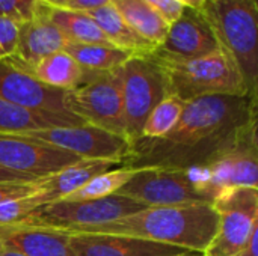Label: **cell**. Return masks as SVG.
<instances>
[{"label": "cell", "mask_w": 258, "mask_h": 256, "mask_svg": "<svg viewBox=\"0 0 258 256\" xmlns=\"http://www.w3.org/2000/svg\"><path fill=\"white\" fill-rule=\"evenodd\" d=\"M221 48L213 29L200 9L184 8L178 20L169 24L163 42L157 47L163 54L195 59L212 54Z\"/></svg>", "instance_id": "cell-13"}, {"label": "cell", "mask_w": 258, "mask_h": 256, "mask_svg": "<svg viewBox=\"0 0 258 256\" xmlns=\"http://www.w3.org/2000/svg\"><path fill=\"white\" fill-rule=\"evenodd\" d=\"M0 256H24L15 250H9V249H3V252L0 253Z\"/></svg>", "instance_id": "cell-36"}, {"label": "cell", "mask_w": 258, "mask_h": 256, "mask_svg": "<svg viewBox=\"0 0 258 256\" xmlns=\"http://www.w3.org/2000/svg\"><path fill=\"white\" fill-rule=\"evenodd\" d=\"M184 104L186 103L175 95H168L163 98L145 119L142 127V137L160 139L166 136L177 125Z\"/></svg>", "instance_id": "cell-26"}, {"label": "cell", "mask_w": 258, "mask_h": 256, "mask_svg": "<svg viewBox=\"0 0 258 256\" xmlns=\"http://www.w3.org/2000/svg\"><path fill=\"white\" fill-rule=\"evenodd\" d=\"M79 160L82 158L50 145L33 142L17 134L0 133V167L6 170L38 180Z\"/></svg>", "instance_id": "cell-12"}, {"label": "cell", "mask_w": 258, "mask_h": 256, "mask_svg": "<svg viewBox=\"0 0 258 256\" xmlns=\"http://www.w3.org/2000/svg\"><path fill=\"white\" fill-rule=\"evenodd\" d=\"M112 6L142 38L156 47L163 42L169 24L145 0H112Z\"/></svg>", "instance_id": "cell-22"}, {"label": "cell", "mask_w": 258, "mask_h": 256, "mask_svg": "<svg viewBox=\"0 0 258 256\" xmlns=\"http://www.w3.org/2000/svg\"><path fill=\"white\" fill-rule=\"evenodd\" d=\"M41 9L45 14V17L62 32L68 42L112 45L110 41L101 32V29L86 12L48 6L44 3H41Z\"/></svg>", "instance_id": "cell-21"}, {"label": "cell", "mask_w": 258, "mask_h": 256, "mask_svg": "<svg viewBox=\"0 0 258 256\" xmlns=\"http://www.w3.org/2000/svg\"><path fill=\"white\" fill-rule=\"evenodd\" d=\"M63 92L48 88L8 60H0V98L33 112L60 121L65 127H80L85 122L63 107Z\"/></svg>", "instance_id": "cell-11"}, {"label": "cell", "mask_w": 258, "mask_h": 256, "mask_svg": "<svg viewBox=\"0 0 258 256\" xmlns=\"http://www.w3.org/2000/svg\"><path fill=\"white\" fill-rule=\"evenodd\" d=\"M136 172L138 169L128 166H119L116 169L106 170L103 174L92 177L86 184H83L79 190L68 195L62 201L82 202V201H94V199H101L116 195L118 190L122 186H125Z\"/></svg>", "instance_id": "cell-24"}, {"label": "cell", "mask_w": 258, "mask_h": 256, "mask_svg": "<svg viewBox=\"0 0 258 256\" xmlns=\"http://www.w3.org/2000/svg\"><path fill=\"white\" fill-rule=\"evenodd\" d=\"M112 5V0H68L63 6L60 8H67L71 11H80V12H88V11H94L103 6Z\"/></svg>", "instance_id": "cell-31"}, {"label": "cell", "mask_w": 258, "mask_h": 256, "mask_svg": "<svg viewBox=\"0 0 258 256\" xmlns=\"http://www.w3.org/2000/svg\"><path fill=\"white\" fill-rule=\"evenodd\" d=\"M67 42L68 41L62 32L42 12L39 2L35 17L20 23L15 53L6 60L17 68H26L56 51L63 50Z\"/></svg>", "instance_id": "cell-15"}, {"label": "cell", "mask_w": 258, "mask_h": 256, "mask_svg": "<svg viewBox=\"0 0 258 256\" xmlns=\"http://www.w3.org/2000/svg\"><path fill=\"white\" fill-rule=\"evenodd\" d=\"M257 237H258V228L257 229H254V232L251 234V237H249V240H248V244H246V247H245V249L240 252V255L239 256H258Z\"/></svg>", "instance_id": "cell-33"}, {"label": "cell", "mask_w": 258, "mask_h": 256, "mask_svg": "<svg viewBox=\"0 0 258 256\" xmlns=\"http://www.w3.org/2000/svg\"><path fill=\"white\" fill-rule=\"evenodd\" d=\"M17 136L50 145L80 158L109 160L121 166L128 158L132 149V143L125 137L89 124L80 127H48Z\"/></svg>", "instance_id": "cell-10"}, {"label": "cell", "mask_w": 258, "mask_h": 256, "mask_svg": "<svg viewBox=\"0 0 258 256\" xmlns=\"http://www.w3.org/2000/svg\"><path fill=\"white\" fill-rule=\"evenodd\" d=\"M63 235L76 256H177L189 252L175 246L125 235L88 232Z\"/></svg>", "instance_id": "cell-14"}, {"label": "cell", "mask_w": 258, "mask_h": 256, "mask_svg": "<svg viewBox=\"0 0 258 256\" xmlns=\"http://www.w3.org/2000/svg\"><path fill=\"white\" fill-rule=\"evenodd\" d=\"M218 225L219 216L212 204H190L147 207L127 217L79 232L136 237L203 255L213 240Z\"/></svg>", "instance_id": "cell-2"}, {"label": "cell", "mask_w": 258, "mask_h": 256, "mask_svg": "<svg viewBox=\"0 0 258 256\" xmlns=\"http://www.w3.org/2000/svg\"><path fill=\"white\" fill-rule=\"evenodd\" d=\"M38 6L39 0H0V17L24 23L35 17Z\"/></svg>", "instance_id": "cell-27"}, {"label": "cell", "mask_w": 258, "mask_h": 256, "mask_svg": "<svg viewBox=\"0 0 258 256\" xmlns=\"http://www.w3.org/2000/svg\"><path fill=\"white\" fill-rule=\"evenodd\" d=\"M257 139V101L246 95H206L186 101L177 125L160 139L132 143L122 166L190 169L209 166Z\"/></svg>", "instance_id": "cell-1"}, {"label": "cell", "mask_w": 258, "mask_h": 256, "mask_svg": "<svg viewBox=\"0 0 258 256\" xmlns=\"http://www.w3.org/2000/svg\"><path fill=\"white\" fill-rule=\"evenodd\" d=\"M115 166H121V164L115 161H109V160L82 158L51 175L35 180L33 196L38 201L39 207L50 204V202L62 201L68 195L79 190L92 177L103 174L106 170H110Z\"/></svg>", "instance_id": "cell-17"}, {"label": "cell", "mask_w": 258, "mask_h": 256, "mask_svg": "<svg viewBox=\"0 0 258 256\" xmlns=\"http://www.w3.org/2000/svg\"><path fill=\"white\" fill-rule=\"evenodd\" d=\"M3 249H5V247H3V246H2V243H0V253L3 252Z\"/></svg>", "instance_id": "cell-38"}, {"label": "cell", "mask_w": 258, "mask_h": 256, "mask_svg": "<svg viewBox=\"0 0 258 256\" xmlns=\"http://www.w3.org/2000/svg\"><path fill=\"white\" fill-rule=\"evenodd\" d=\"M18 32L20 23L8 17H0V60H6L15 53Z\"/></svg>", "instance_id": "cell-28"}, {"label": "cell", "mask_w": 258, "mask_h": 256, "mask_svg": "<svg viewBox=\"0 0 258 256\" xmlns=\"http://www.w3.org/2000/svg\"><path fill=\"white\" fill-rule=\"evenodd\" d=\"M162 69L169 95L186 101L206 95H246L243 77L234 59L222 48L195 57L180 59L163 54L157 48L148 54Z\"/></svg>", "instance_id": "cell-3"}, {"label": "cell", "mask_w": 258, "mask_h": 256, "mask_svg": "<svg viewBox=\"0 0 258 256\" xmlns=\"http://www.w3.org/2000/svg\"><path fill=\"white\" fill-rule=\"evenodd\" d=\"M95 24L101 29L104 36L110 41L112 45L125 50L135 56H148L157 47L142 38L138 32H135L116 12L112 5L88 11L86 12Z\"/></svg>", "instance_id": "cell-20"}, {"label": "cell", "mask_w": 258, "mask_h": 256, "mask_svg": "<svg viewBox=\"0 0 258 256\" xmlns=\"http://www.w3.org/2000/svg\"><path fill=\"white\" fill-rule=\"evenodd\" d=\"M168 24L178 20L183 9L186 8L178 0H145Z\"/></svg>", "instance_id": "cell-29"}, {"label": "cell", "mask_w": 258, "mask_h": 256, "mask_svg": "<svg viewBox=\"0 0 258 256\" xmlns=\"http://www.w3.org/2000/svg\"><path fill=\"white\" fill-rule=\"evenodd\" d=\"M258 143L251 139L209 164V184L215 198L231 189H257Z\"/></svg>", "instance_id": "cell-16"}, {"label": "cell", "mask_w": 258, "mask_h": 256, "mask_svg": "<svg viewBox=\"0 0 258 256\" xmlns=\"http://www.w3.org/2000/svg\"><path fill=\"white\" fill-rule=\"evenodd\" d=\"M41 3H44V5H48V6H57V8H60V6H63L68 0H39Z\"/></svg>", "instance_id": "cell-35"}, {"label": "cell", "mask_w": 258, "mask_h": 256, "mask_svg": "<svg viewBox=\"0 0 258 256\" xmlns=\"http://www.w3.org/2000/svg\"><path fill=\"white\" fill-rule=\"evenodd\" d=\"M177 256H203L201 253H197V252H186L183 255H177Z\"/></svg>", "instance_id": "cell-37"}, {"label": "cell", "mask_w": 258, "mask_h": 256, "mask_svg": "<svg viewBox=\"0 0 258 256\" xmlns=\"http://www.w3.org/2000/svg\"><path fill=\"white\" fill-rule=\"evenodd\" d=\"M178 2H181L184 6H187V8H192V9H201L203 8V5L207 2V0H178Z\"/></svg>", "instance_id": "cell-34"}, {"label": "cell", "mask_w": 258, "mask_h": 256, "mask_svg": "<svg viewBox=\"0 0 258 256\" xmlns=\"http://www.w3.org/2000/svg\"><path fill=\"white\" fill-rule=\"evenodd\" d=\"M144 208L147 207L121 195L82 202L56 201L38 207L12 228H35L73 234L86 228L115 222Z\"/></svg>", "instance_id": "cell-5"}, {"label": "cell", "mask_w": 258, "mask_h": 256, "mask_svg": "<svg viewBox=\"0 0 258 256\" xmlns=\"http://www.w3.org/2000/svg\"><path fill=\"white\" fill-rule=\"evenodd\" d=\"M20 69L39 83L59 91H71L83 86L100 74L83 68L63 50L56 51L33 65Z\"/></svg>", "instance_id": "cell-18"}, {"label": "cell", "mask_w": 258, "mask_h": 256, "mask_svg": "<svg viewBox=\"0 0 258 256\" xmlns=\"http://www.w3.org/2000/svg\"><path fill=\"white\" fill-rule=\"evenodd\" d=\"M5 249L24 256H76L67 237L56 231L35 228H8L0 231Z\"/></svg>", "instance_id": "cell-19"}, {"label": "cell", "mask_w": 258, "mask_h": 256, "mask_svg": "<svg viewBox=\"0 0 258 256\" xmlns=\"http://www.w3.org/2000/svg\"><path fill=\"white\" fill-rule=\"evenodd\" d=\"M222 50L237 63L248 97L257 101V0H207L200 9Z\"/></svg>", "instance_id": "cell-4"}, {"label": "cell", "mask_w": 258, "mask_h": 256, "mask_svg": "<svg viewBox=\"0 0 258 256\" xmlns=\"http://www.w3.org/2000/svg\"><path fill=\"white\" fill-rule=\"evenodd\" d=\"M35 181V178L29 177V175H23V174H15L11 170H6L3 167H0V183H18V184H24V183H30Z\"/></svg>", "instance_id": "cell-32"}, {"label": "cell", "mask_w": 258, "mask_h": 256, "mask_svg": "<svg viewBox=\"0 0 258 256\" xmlns=\"http://www.w3.org/2000/svg\"><path fill=\"white\" fill-rule=\"evenodd\" d=\"M116 195L130 198L144 207H175L212 204L213 198L203 192L189 172L178 169H138Z\"/></svg>", "instance_id": "cell-9"}, {"label": "cell", "mask_w": 258, "mask_h": 256, "mask_svg": "<svg viewBox=\"0 0 258 256\" xmlns=\"http://www.w3.org/2000/svg\"><path fill=\"white\" fill-rule=\"evenodd\" d=\"M63 51H67L79 65L95 72L113 71L122 66L128 59L135 56L115 45H104V44L67 42Z\"/></svg>", "instance_id": "cell-23"}, {"label": "cell", "mask_w": 258, "mask_h": 256, "mask_svg": "<svg viewBox=\"0 0 258 256\" xmlns=\"http://www.w3.org/2000/svg\"><path fill=\"white\" fill-rule=\"evenodd\" d=\"M125 139L133 143L142 137L150 112L169 95L160 66L150 56H133L119 66Z\"/></svg>", "instance_id": "cell-6"}, {"label": "cell", "mask_w": 258, "mask_h": 256, "mask_svg": "<svg viewBox=\"0 0 258 256\" xmlns=\"http://www.w3.org/2000/svg\"><path fill=\"white\" fill-rule=\"evenodd\" d=\"M212 207L219 216V225L203 256H239L258 228L257 189L225 190L215 198Z\"/></svg>", "instance_id": "cell-8"}, {"label": "cell", "mask_w": 258, "mask_h": 256, "mask_svg": "<svg viewBox=\"0 0 258 256\" xmlns=\"http://www.w3.org/2000/svg\"><path fill=\"white\" fill-rule=\"evenodd\" d=\"M35 192L33 181L18 184V183H0V202L15 198H23Z\"/></svg>", "instance_id": "cell-30"}, {"label": "cell", "mask_w": 258, "mask_h": 256, "mask_svg": "<svg viewBox=\"0 0 258 256\" xmlns=\"http://www.w3.org/2000/svg\"><path fill=\"white\" fill-rule=\"evenodd\" d=\"M63 107L85 124L125 137L119 68L100 72L89 83L65 91Z\"/></svg>", "instance_id": "cell-7"}, {"label": "cell", "mask_w": 258, "mask_h": 256, "mask_svg": "<svg viewBox=\"0 0 258 256\" xmlns=\"http://www.w3.org/2000/svg\"><path fill=\"white\" fill-rule=\"evenodd\" d=\"M48 127H65L60 121L45 118L14 106L0 98V133L20 134L26 131H35Z\"/></svg>", "instance_id": "cell-25"}]
</instances>
